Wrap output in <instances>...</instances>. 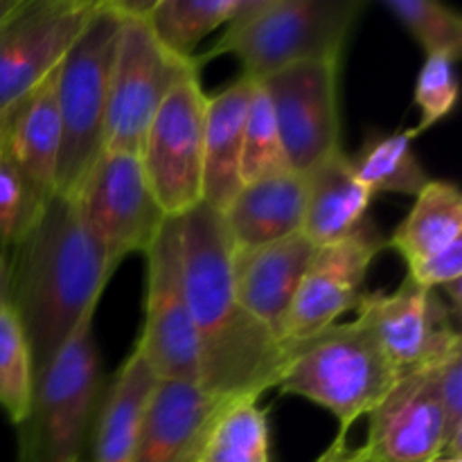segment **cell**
I'll use <instances>...</instances> for the list:
<instances>
[{"mask_svg":"<svg viewBox=\"0 0 462 462\" xmlns=\"http://www.w3.org/2000/svg\"><path fill=\"white\" fill-rule=\"evenodd\" d=\"M116 271L90 233L77 199L54 192L7 251L5 296L16 310L34 361V382L95 314Z\"/></svg>","mask_w":462,"mask_h":462,"instance_id":"obj_1","label":"cell"},{"mask_svg":"<svg viewBox=\"0 0 462 462\" xmlns=\"http://www.w3.org/2000/svg\"><path fill=\"white\" fill-rule=\"evenodd\" d=\"M180 248L199 347V386L226 400L262 397L278 386L284 346L235 293L233 242L221 212L199 203L180 217Z\"/></svg>","mask_w":462,"mask_h":462,"instance_id":"obj_2","label":"cell"},{"mask_svg":"<svg viewBox=\"0 0 462 462\" xmlns=\"http://www.w3.org/2000/svg\"><path fill=\"white\" fill-rule=\"evenodd\" d=\"M400 377L368 320L356 316L287 343L275 391L323 406L338 420V431L350 433Z\"/></svg>","mask_w":462,"mask_h":462,"instance_id":"obj_3","label":"cell"},{"mask_svg":"<svg viewBox=\"0 0 462 462\" xmlns=\"http://www.w3.org/2000/svg\"><path fill=\"white\" fill-rule=\"evenodd\" d=\"M361 0H246L201 63L230 54L242 75L260 81L302 61H341Z\"/></svg>","mask_w":462,"mask_h":462,"instance_id":"obj_4","label":"cell"},{"mask_svg":"<svg viewBox=\"0 0 462 462\" xmlns=\"http://www.w3.org/2000/svg\"><path fill=\"white\" fill-rule=\"evenodd\" d=\"M125 12L120 0H97L57 68L61 122L57 192L77 199L106 144L111 70Z\"/></svg>","mask_w":462,"mask_h":462,"instance_id":"obj_5","label":"cell"},{"mask_svg":"<svg viewBox=\"0 0 462 462\" xmlns=\"http://www.w3.org/2000/svg\"><path fill=\"white\" fill-rule=\"evenodd\" d=\"M86 316L52 364L36 377L30 409L16 427V462H81L106 377Z\"/></svg>","mask_w":462,"mask_h":462,"instance_id":"obj_6","label":"cell"},{"mask_svg":"<svg viewBox=\"0 0 462 462\" xmlns=\"http://www.w3.org/2000/svg\"><path fill=\"white\" fill-rule=\"evenodd\" d=\"M125 12L111 70L106 113V144L111 152L138 153L149 125L167 95L201 72V59H185L167 50L149 23L120 0Z\"/></svg>","mask_w":462,"mask_h":462,"instance_id":"obj_7","label":"cell"},{"mask_svg":"<svg viewBox=\"0 0 462 462\" xmlns=\"http://www.w3.org/2000/svg\"><path fill=\"white\" fill-rule=\"evenodd\" d=\"M147 260L144 323L135 347L158 379L199 383V347L185 289L180 217H167L143 253Z\"/></svg>","mask_w":462,"mask_h":462,"instance_id":"obj_8","label":"cell"},{"mask_svg":"<svg viewBox=\"0 0 462 462\" xmlns=\"http://www.w3.org/2000/svg\"><path fill=\"white\" fill-rule=\"evenodd\" d=\"M208 95L199 77L176 86L149 125L140 161L165 217H183L203 203V138Z\"/></svg>","mask_w":462,"mask_h":462,"instance_id":"obj_9","label":"cell"},{"mask_svg":"<svg viewBox=\"0 0 462 462\" xmlns=\"http://www.w3.org/2000/svg\"><path fill=\"white\" fill-rule=\"evenodd\" d=\"M269 95L289 170L307 174L341 152L338 61H302L260 79Z\"/></svg>","mask_w":462,"mask_h":462,"instance_id":"obj_10","label":"cell"},{"mask_svg":"<svg viewBox=\"0 0 462 462\" xmlns=\"http://www.w3.org/2000/svg\"><path fill=\"white\" fill-rule=\"evenodd\" d=\"M77 201L113 271L134 253L147 251L167 219L153 199L138 153L104 149Z\"/></svg>","mask_w":462,"mask_h":462,"instance_id":"obj_11","label":"cell"},{"mask_svg":"<svg viewBox=\"0 0 462 462\" xmlns=\"http://www.w3.org/2000/svg\"><path fill=\"white\" fill-rule=\"evenodd\" d=\"M97 0H23L0 23V117L59 68Z\"/></svg>","mask_w":462,"mask_h":462,"instance_id":"obj_12","label":"cell"},{"mask_svg":"<svg viewBox=\"0 0 462 462\" xmlns=\"http://www.w3.org/2000/svg\"><path fill=\"white\" fill-rule=\"evenodd\" d=\"M356 316L368 320L400 374L436 365L462 350L460 320L454 319L447 300L409 275L395 291L364 293Z\"/></svg>","mask_w":462,"mask_h":462,"instance_id":"obj_13","label":"cell"},{"mask_svg":"<svg viewBox=\"0 0 462 462\" xmlns=\"http://www.w3.org/2000/svg\"><path fill=\"white\" fill-rule=\"evenodd\" d=\"M383 248L386 237L370 221L352 237L316 248L284 320L282 346L311 337L356 310L370 266Z\"/></svg>","mask_w":462,"mask_h":462,"instance_id":"obj_14","label":"cell"},{"mask_svg":"<svg viewBox=\"0 0 462 462\" xmlns=\"http://www.w3.org/2000/svg\"><path fill=\"white\" fill-rule=\"evenodd\" d=\"M364 447L374 462H431L445 456L438 364L402 374L368 415Z\"/></svg>","mask_w":462,"mask_h":462,"instance_id":"obj_15","label":"cell"},{"mask_svg":"<svg viewBox=\"0 0 462 462\" xmlns=\"http://www.w3.org/2000/svg\"><path fill=\"white\" fill-rule=\"evenodd\" d=\"M233 402L199 383L161 379L144 411L131 462H199L212 427Z\"/></svg>","mask_w":462,"mask_h":462,"instance_id":"obj_16","label":"cell"},{"mask_svg":"<svg viewBox=\"0 0 462 462\" xmlns=\"http://www.w3.org/2000/svg\"><path fill=\"white\" fill-rule=\"evenodd\" d=\"M316 244L302 233L266 246L235 251L233 284L244 310L280 343L298 287L316 255Z\"/></svg>","mask_w":462,"mask_h":462,"instance_id":"obj_17","label":"cell"},{"mask_svg":"<svg viewBox=\"0 0 462 462\" xmlns=\"http://www.w3.org/2000/svg\"><path fill=\"white\" fill-rule=\"evenodd\" d=\"M3 152L21 176L36 210H43L57 192L61 153L57 70L5 116Z\"/></svg>","mask_w":462,"mask_h":462,"instance_id":"obj_18","label":"cell"},{"mask_svg":"<svg viewBox=\"0 0 462 462\" xmlns=\"http://www.w3.org/2000/svg\"><path fill=\"white\" fill-rule=\"evenodd\" d=\"M305 174L287 170L239 188L221 217L235 251L266 246L302 233Z\"/></svg>","mask_w":462,"mask_h":462,"instance_id":"obj_19","label":"cell"},{"mask_svg":"<svg viewBox=\"0 0 462 462\" xmlns=\"http://www.w3.org/2000/svg\"><path fill=\"white\" fill-rule=\"evenodd\" d=\"M255 79L239 75L208 97L203 138V203L224 212L242 188V152Z\"/></svg>","mask_w":462,"mask_h":462,"instance_id":"obj_20","label":"cell"},{"mask_svg":"<svg viewBox=\"0 0 462 462\" xmlns=\"http://www.w3.org/2000/svg\"><path fill=\"white\" fill-rule=\"evenodd\" d=\"M307 203L302 235L316 246L352 237L368 224L374 194L356 179L347 153L338 152L305 174Z\"/></svg>","mask_w":462,"mask_h":462,"instance_id":"obj_21","label":"cell"},{"mask_svg":"<svg viewBox=\"0 0 462 462\" xmlns=\"http://www.w3.org/2000/svg\"><path fill=\"white\" fill-rule=\"evenodd\" d=\"M158 382L161 379L134 346L104 388L88 440L90 462H131L144 411Z\"/></svg>","mask_w":462,"mask_h":462,"instance_id":"obj_22","label":"cell"},{"mask_svg":"<svg viewBox=\"0 0 462 462\" xmlns=\"http://www.w3.org/2000/svg\"><path fill=\"white\" fill-rule=\"evenodd\" d=\"M406 269L462 248V194L451 180H429L395 233L386 237Z\"/></svg>","mask_w":462,"mask_h":462,"instance_id":"obj_23","label":"cell"},{"mask_svg":"<svg viewBox=\"0 0 462 462\" xmlns=\"http://www.w3.org/2000/svg\"><path fill=\"white\" fill-rule=\"evenodd\" d=\"M413 140V129L397 134L368 131L359 152L347 156L356 179L374 197L383 192L418 197L431 179L415 153Z\"/></svg>","mask_w":462,"mask_h":462,"instance_id":"obj_24","label":"cell"},{"mask_svg":"<svg viewBox=\"0 0 462 462\" xmlns=\"http://www.w3.org/2000/svg\"><path fill=\"white\" fill-rule=\"evenodd\" d=\"M129 5L149 23L167 50L192 59L197 57V45L221 25L233 23L246 0H152Z\"/></svg>","mask_w":462,"mask_h":462,"instance_id":"obj_25","label":"cell"},{"mask_svg":"<svg viewBox=\"0 0 462 462\" xmlns=\"http://www.w3.org/2000/svg\"><path fill=\"white\" fill-rule=\"evenodd\" d=\"M199 462H271L269 411L260 397L235 400L221 413Z\"/></svg>","mask_w":462,"mask_h":462,"instance_id":"obj_26","label":"cell"},{"mask_svg":"<svg viewBox=\"0 0 462 462\" xmlns=\"http://www.w3.org/2000/svg\"><path fill=\"white\" fill-rule=\"evenodd\" d=\"M34 393V361L25 329L5 291L0 293V411L14 427L23 422Z\"/></svg>","mask_w":462,"mask_h":462,"instance_id":"obj_27","label":"cell"},{"mask_svg":"<svg viewBox=\"0 0 462 462\" xmlns=\"http://www.w3.org/2000/svg\"><path fill=\"white\" fill-rule=\"evenodd\" d=\"M383 7L429 54L462 52V16L438 0H383Z\"/></svg>","mask_w":462,"mask_h":462,"instance_id":"obj_28","label":"cell"},{"mask_svg":"<svg viewBox=\"0 0 462 462\" xmlns=\"http://www.w3.org/2000/svg\"><path fill=\"white\" fill-rule=\"evenodd\" d=\"M287 170L289 165L284 158L282 140H280L269 95H266L262 81H255L246 116V129H244L242 185Z\"/></svg>","mask_w":462,"mask_h":462,"instance_id":"obj_29","label":"cell"},{"mask_svg":"<svg viewBox=\"0 0 462 462\" xmlns=\"http://www.w3.org/2000/svg\"><path fill=\"white\" fill-rule=\"evenodd\" d=\"M451 54H429L415 81V104L420 108V122L413 129L415 138L438 122L447 120L458 104V75Z\"/></svg>","mask_w":462,"mask_h":462,"instance_id":"obj_30","label":"cell"},{"mask_svg":"<svg viewBox=\"0 0 462 462\" xmlns=\"http://www.w3.org/2000/svg\"><path fill=\"white\" fill-rule=\"evenodd\" d=\"M39 215L41 210H36L21 176L3 152L0 153V253H7Z\"/></svg>","mask_w":462,"mask_h":462,"instance_id":"obj_31","label":"cell"},{"mask_svg":"<svg viewBox=\"0 0 462 462\" xmlns=\"http://www.w3.org/2000/svg\"><path fill=\"white\" fill-rule=\"evenodd\" d=\"M438 395L445 415V456H462V350L438 364Z\"/></svg>","mask_w":462,"mask_h":462,"instance_id":"obj_32","label":"cell"},{"mask_svg":"<svg viewBox=\"0 0 462 462\" xmlns=\"http://www.w3.org/2000/svg\"><path fill=\"white\" fill-rule=\"evenodd\" d=\"M314 462H374V460L364 445L350 447L347 445V433L338 431V436L334 438L332 445H329Z\"/></svg>","mask_w":462,"mask_h":462,"instance_id":"obj_33","label":"cell"},{"mask_svg":"<svg viewBox=\"0 0 462 462\" xmlns=\"http://www.w3.org/2000/svg\"><path fill=\"white\" fill-rule=\"evenodd\" d=\"M21 3L23 0H0V23L7 21V18L21 7Z\"/></svg>","mask_w":462,"mask_h":462,"instance_id":"obj_34","label":"cell"},{"mask_svg":"<svg viewBox=\"0 0 462 462\" xmlns=\"http://www.w3.org/2000/svg\"><path fill=\"white\" fill-rule=\"evenodd\" d=\"M5 280H7V253H0V293L5 291Z\"/></svg>","mask_w":462,"mask_h":462,"instance_id":"obj_35","label":"cell"},{"mask_svg":"<svg viewBox=\"0 0 462 462\" xmlns=\"http://www.w3.org/2000/svg\"><path fill=\"white\" fill-rule=\"evenodd\" d=\"M3 144H5V116L0 117V153H3Z\"/></svg>","mask_w":462,"mask_h":462,"instance_id":"obj_36","label":"cell"},{"mask_svg":"<svg viewBox=\"0 0 462 462\" xmlns=\"http://www.w3.org/2000/svg\"><path fill=\"white\" fill-rule=\"evenodd\" d=\"M431 462H462V458H447V456H440V458H436Z\"/></svg>","mask_w":462,"mask_h":462,"instance_id":"obj_37","label":"cell"}]
</instances>
